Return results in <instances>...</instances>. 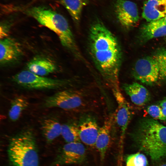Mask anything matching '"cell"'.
I'll return each mask as SVG.
<instances>
[{
  "label": "cell",
  "instance_id": "1",
  "mask_svg": "<svg viewBox=\"0 0 166 166\" xmlns=\"http://www.w3.org/2000/svg\"><path fill=\"white\" fill-rule=\"evenodd\" d=\"M89 40L91 57L104 80L112 89L119 87L122 53L117 38L97 21L90 28Z\"/></svg>",
  "mask_w": 166,
  "mask_h": 166
},
{
  "label": "cell",
  "instance_id": "2",
  "mask_svg": "<svg viewBox=\"0 0 166 166\" xmlns=\"http://www.w3.org/2000/svg\"><path fill=\"white\" fill-rule=\"evenodd\" d=\"M133 135L140 148L152 160L166 156V126L155 120L144 118L139 122Z\"/></svg>",
  "mask_w": 166,
  "mask_h": 166
},
{
  "label": "cell",
  "instance_id": "3",
  "mask_svg": "<svg viewBox=\"0 0 166 166\" xmlns=\"http://www.w3.org/2000/svg\"><path fill=\"white\" fill-rule=\"evenodd\" d=\"M26 13L55 33L61 45L75 57L82 59L69 23L63 16L51 9L41 7L30 8L26 10Z\"/></svg>",
  "mask_w": 166,
  "mask_h": 166
},
{
  "label": "cell",
  "instance_id": "4",
  "mask_svg": "<svg viewBox=\"0 0 166 166\" xmlns=\"http://www.w3.org/2000/svg\"><path fill=\"white\" fill-rule=\"evenodd\" d=\"M36 138L32 129H24L10 139L7 150L14 166H39Z\"/></svg>",
  "mask_w": 166,
  "mask_h": 166
},
{
  "label": "cell",
  "instance_id": "5",
  "mask_svg": "<svg viewBox=\"0 0 166 166\" xmlns=\"http://www.w3.org/2000/svg\"><path fill=\"white\" fill-rule=\"evenodd\" d=\"M85 95L82 91L77 89L62 90L45 99L44 106L69 111L81 110L85 109L88 105Z\"/></svg>",
  "mask_w": 166,
  "mask_h": 166
},
{
  "label": "cell",
  "instance_id": "6",
  "mask_svg": "<svg viewBox=\"0 0 166 166\" xmlns=\"http://www.w3.org/2000/svg\"><path fill=\"white\" fill-rule=\"evenodd\" d=\"M13 81L19 86L28 89H44L60 88L73 84L71 80L49 78L34 74L28 70L22 71L13 76Z\"/></svg>",
  "mask_w": 166,
  "mask_h": 166
},
{
  "label": "cell",
  "instance_id": "7",
  "mask_svg": "<svg viewBox=\"0 0 166 166\" xmlns=\"http://www.w3.org/2000/svg\"><path fill=\"white\" fill-rule=\"evenodd\" d=\"M159 69L157 63L152 56L138 60L133 70V76L136 80L148 85L156 82L159 79Z\"/></svg>",
  "mask_w": 166,
  "mask_h": 166
},
{
  "label": "cell",
  "instance_id": "8",
  "mask_svg": "<svg viewBox=\"0 0 166 166\" xmlns=\"http://www.w3.org/2000/svg\"><path fill=\"white\" fill-rule=\"evenodd\" d=\"M86 148L80 142L67 143L57 156L54 164L59 166L81 164L86 160Z\"/></svg>",
  "mask_w": 166,
  "mask_h": 166
},
{
  "label": "cell",
  "instance_id": "9",
  "mask_svg": "<svg viewBox=\"0 0 166 166\" xmlns=\"http://www.w3.org/2000/svg\"><path fill=\"white\" fill-rule=\"evenodd\" d=\"M112 90L117 103V107L113 114L114 120L121 130L120 140H123L132 117V110L120 88Z\"/></svg>",
  "mask_w": 166,
  "mask_h": 166
},
{
  "label": "cell",
  "instance_id": "10",
  "mask_svg": "<svg viewBox=\"0 0 166 166\" xmlns=\"http://www.w3.org/2000/svg\"><path fill=\"white\" fill-rule=\"evenodd\" d=\"M115 9L117 18L124 27L129 29L138 25L139 17L136 3L129 0H117Z\"/></svg>",
  "mask_w": 166,
  "mask_h": 166
},
{
  "label": "cell",
  "instance_id": "11",
  "mask_svg": "<svg viewBox=\"0 0 166 166\" xmlns=\"http://www.w3.org/2000/svg\"><path fill=\"white\" fill-rule=\"evenodd\" d=\"M80 141L87 145L95 147L100 127L93 116L84 113L77 121Z\"/></svg>",
  "mask_w": 166,
  "mask_h": 166
},
{
  "label": "cell",
  "instance_id": "12",
  "mask_svg": "<svg viewBox=\"0 0 166 166\" xmlns=\"http://www.w3.org/2000/svg\"><path fill=\"white\" fill-rule=\"evenodd\" d=\"M20 44L14 39L7 37L1 39L0 42V62L4 65L16 61L22 54Z\"/></svg>",
  "mask_w": 166,
  "mask_h": 166
},
{
  "label": "cell",
  "instance_id": "13",
  "mask_svg": "<svg viewBox=\"0 0 166 166\" xmlns=\"http://www.w3.org/2000/svg\"><path fill=\"white\" fill-rule=\"evenodd\" d=\"M114 122L113 114L106 118L100 127L96 140L95 147L99 152L101 162L104 161L110 145Z\"/></svg>",
  "mask_w": 166,
  "mask_h": 166
},
{
  "label": "cell",
  "instance_id": "14",
  "mask_svg": "<svg viewBox=\"0 0 166 166\" xmlns=\"http://www.w3.org/2000/svg\"><path fill=\"white\" fill-rule=\"evenodd\" d=\"M166 15V0H148L144 3L142 17L150 22Z\"/></svg>",
  "mask_w": 166,
  "mask_h": 166
},
{
  "label": "cell",
  "instance_id": "15",
  "mask_svg": "<svg viewBox=\"0 0 166 166\" xmlns=\"http://www.w3.org/2000/svg\"><path fill=\"white\" fill-rule=\"evenodd\" d=\"M122 88L132 102L137 105L143 106L150 100V95L148 90L138 83L125 84L123 85Z\"/></svg>",
  "mask_w": 166,
  "mask_h": 166
},
{
  "label": "cell",
  "instance_id": "16",
  "mask_svg": "<svg viewBox=\"0 0 166 166\" xmlns=\"http://www.w3.org/2000/svg\"><path fill=\"white\" fill-rule=\"evenodd\" d=\"M27 70L38 75L45 76L56 70L55 64L50 60L43 57H36L27 64Z\"/></svg>",
  "mask_w": 166,
  "mask_h": 166
},
{
  "label": "cell",
  "instance_id": "17",
  "mask_svg": "<svg viewBox=\"0 0 166 166\" xmlns=\"http://www.w3.org/2000/svg\"><path fill=\"white\" fill-rule=\"evenodd\" d=\"M141 41L145 42L152 39L166 36V25L160 24L156 20L144 25L140 34Z\"/></svg>",
  "mask_w": 166,
  "mask_h": 166
},
{
  "label": "cell",
  "instance_id": "18",
  "mask_svg": "<svg viewBox=\"0 0 166 166\" xmlns=\"http://www.w3.org/2000/svg\"><path fill=\"white\" fill-rule=\"evenodd\" d=\"M62 125L53 117L46 118L42 122L41 129L45 140L50 142L61 134Z\"/></svg>",
  "mask_w": 166,
  "mask_h": 166
},
{
  "label": "cell",
  "instance_id": "19",
  "mask_svg": "<svg viewBox=\"0 0 166 166\" xmlns=\"http://www.w3.org/2000/svg\"><path fill=\"white\" fill-rule=\"evenodd\" d=\"M60 2L77 24L80 22L83 8L89 3L88 0H61Z\"/></svg>",
  "mask_w": 166,
  "mask_h": 166
},
{
  "label": "cell",
  "instance_id": "20",
  "mask_svg": "<svg viewBox=\"0 0 166 166\" xmlns=\"http://www.w3.org/2000/svg\"><path fill=\"white\" fill-rule=\"evenodd\" d=\"M29 102L27 99L22 96L14 98L11 101L8 111V117L12 121H18L22 112L28 106Z\"/></svg>",
  "mask_w": 166,
  "mask_h": 166
},
{
  "label": "cell",
  "instance_id": "21",
  "mask_svg": "<svg viewBox=\"0 0 166 166\" xmlns=\"http://www.w3.org/2000/svg\"><path fill=\"white\" fill-rule=\"evenodd\" d=\"M61 135L67 143L80 142L77 121H71L62 124Z\"/></svg>",
  "mask_w": 166,
  "mask_h": 166
},
{
  "label": "cell",
  "instance_id": "22",
  "mask_svg": "<svg viewBox=\"0 0 166 166\" xmlns=\"http://www.w3.org/2000/svg\"><path fill=\"white\" fill-rule=\"evenodd\" d=\"M152 57L158 65L159 79L166 81V49L162 48L158 50Z\"/></svg>",
  "mask_w": 166,
  "mask_h": 166
},
{
  "label": "cell",
  "instance_id": "23",
  "mask_svg": "<svg viewBox=\"0 0 166 166\" xmlns=\"http://www.w3.org/2000/svg\"><path fill=\"white\" fill-rule=\"evenodd\" d=\"M126 166H147V158L140 152L128 155L126 159Z\"/></svg>",
  "mask_w": 166,
  "mask_h": 166
},
{
  "label": "cell",
  "instance_id": "24",
  "mask_svg": "<svg viewBox=\"0 0 166 166\" xmlns=\"http://www.w3.org/2000/svg\"><path fill=\"white\" fill-rule=\"evenodd\" d=\"M148 113L153 118L161 120H165L166 117L163 114L162 109L159 106L152 105L149 106L147 109Z\"/></svg>",
  "mask_w": 166,
  "mask_h": 166
},
{
  "label": "cell",
  "instance_id": "25",
  "mask_svg": "<svg viewBox=\"0 0 166 166\" xmlns=\"http://www.w3.org/2000/svg\"><path fill=\"white\" fill-rule=\"evenodd\" d=\"M9 30V27L7 25L2 24L1 25L0 32L1 39L8 37Z\"/></svg>",
  "mask_w": 166,
  "mask_h": 166
},
{
  "label": "cell",
  "instance_id": "26",
  "mask_svg": "<svg viewBox=\"0 0 166 166\" xmlns=\"http://www.w3.org/2000/svg\"><path fill=\"white\" fill-rule=\"evenodd\" d=\"M122 147H120L119 155L118 159L117 161V166H122Z\"/></svg>",
  "mask_w": 166,
  "mask_h": 166
},
{
  "label": "cell",
  "instance_id": "27",
  "mask_svg": "<svg viewBox=\"0 0 166 166\" xmlns=\"http://www.w3.org/2000/svg\"><path fill=\"white\" fill-rule=\"evenodd\" d=\"M156 21L158 22L160 24L166 25V15Z\"/></svg>",
  "mask_w": 166,
  "mask_h": 166
},
{
  "label": "cell",
  "instance_id": "28",
  "mask_svg": "<svg viewBox=\"0 0 166 166\" xmlns=\"http://www.w3.org/2000/svg\"><path fill=\"white\" fill-rule=\"evenodd\" d=\"M160 106L162 108H166V98L160 101Z\"/></svg>",
  "mask_w": 166,
  "mask_h": 166
},
{
  "label": "cell",
  "instance_id": "29",
  "mask_svg": "<svg viewBox=\"0 0 166 166\" xmlns=\"http://www.w3.org/2000/svg\"><path fill=\"white\" fill-rule=\"evenodd\" d=\"M162 111L163 115L166 117V108H162Z\"/></svg>",
  "mask_w": 166,
  "mask_h": 166
},
{
  "label": "cell",
  "instance_id": "30",
  "mask_svg": "<svg viewBox=\"0 0 166 166\" xmlns=\"http://www.w3.org/2000/svg\"><path fill=\"white\" fill-rule=\"evenodd\" d=\"M160 166H166V164H163L161 165Z\"/></svg>",
  "mask_w": 166,
  "mask_h": 166
}]
</instances>
